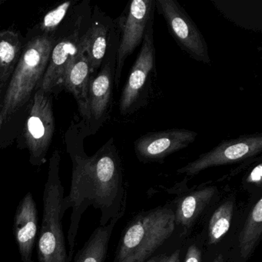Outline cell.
I'll return each instance as SVG.
<instances>
[{"label":"cell","mask_w":262,"mask_h":262,"mask_svg":"<svg viewBox=\"0 0 262 262\" xmlns=\"http://www.w3.org/2000/svg\"><path fill=\"white\" fill-rule=\"evenodd\" d=\"M174 227L176 216L170 208L142 213L124 229L113 262H145L171 237Z\"/></svg>","instance_id":"7a4b0ae2"},{"label":"cell","mask_w":262,"mask_h":262,"mask_svg":"<svg viewBox=\"0 0 262 262\" xmlns=\"http://www.w3.org/2000/svg\"><path fill=\"white\" fill-rule=\"evenodd\" d=\"M37 208L31 192L20 201L13 219V232L23 262H33V254L37 237Z\"/></svg>","instance_id":"4fadbf2b"},{"label":"cell","mask_w":262,"mask_h":262,"mask_svg":"<svg viewBox=\"0 0 262 262\" xmlns=\"http://www.w3.org/2000/svg\"><path fill=\"white\" fill-rule=\"evenodd\" d=\"M234 205L231 201L224 202L211 217L208 227L209 243H217L228 232L232 220Z\"/></svg>","instance_id":"ffe728a7"},{"label":"cell","mask_w":262,"mask_h":262,"mask_svg":"<svg viewBox=\"0 0 262 262\" xmlns=\"http://www.w3.org/2000/svg\"><path fill=\"white\" fill-rule=\"evenodd\" d=\"M156 9L181 50L194 60L210 65L208 44L185 9L176 0H156Z\"/></svg>","instance_id":"9c48e42d"},{"label":"cell","mask_w":262,"mask_h":262,"mask_svg":"<svg viewBox=\"0 0 262 262\" xmlns=\"http://www.w3.org/2000/svg\"><path fill=\"white\" fill-rule=\"evenodd\" d=\"M83 18L79 16L73 24L72 32L56 42L51 54L48 67L39 85V90L47 94L56 93L62 86L66 71L70 62L81 50V31L83 25Z\"/></svg>","instance_id":"7c38bea8"},{"label":"cell","mask_w":262,"mask_h":262,"mask_svg":"<svg viewBox=\"0 0 262 262\" xmlns=\"http://www.w3.org/2000/svg\"><path fill=\"white\" fill-rule=\"evenodd\" d=\"M70 129L72 142L67 139V144L73 163L71 188L62 205L64 213L72 208L67 235L68 262L73 260L79 223L89 207L101 211L100 225L105 226L122 216L125 205L122 159L114 138L108 139L93 156H88L82 145L85 136L82 129L78 144L73 128Z\"/></svg>","instance_id":"6da1fadb"},{"label":"cell","mask_w":262,"mask_h":262,"mask_svg":"<svg viewBox=\"0 0 262 262\" xmlns=\"http://www.w3.org/2000/svg\"><path fill=\"white\" fill-rule=\"evenodd\" d=\"M198 133L185 128H170L146 133L136 139L134 151L143 163L162 162L168 156L189 146Z\"/></svg>","instance_id":"8fae6325"},{"label":"cell","mask_w":262,"mask_h":262,"mask_svg":"<svg viewBox=\"0 0 262 262\" xmlns=\"http://www.w3.org/2000/svg\"><path fill=\"white\" fill-rule=\"evenodd\" d=\"M6 119H7V116H6L5 113H4L2 110L0 111V130H1L3 124L5 122Z\"/></svg>","instance_id":"4316f807"},{"label":"cell","mask_w":262,"mask_h":262,"mask_svg":"<svg viewBox=\"0 0 262 262\" xmlns=\"http://www.w3.org/2000/svg\"><path fill=\"white\" fill-rule=\"evenodd\" d=\"M179 255H180L179 251H174L171 255L167 256L166 258L165 259L163 262H179L180 261Z\"/></svg>","instance_id":"cb8c5ba5"},{"label":"cell","mask_w":262,"mask_h":262,"mask_svg":"<svg viewBox=\"0 0 262 262\" xmlns=\"http://www.w3.org/2000/svg\"><path fill=\"white\" fill-rule=\"evenodd\" d=\"M262 151V134L243 135L237 139L223 140L208 152L179 168V174L194 176L211 167L229 165L252 159Z\"/></svg>","instance_id":"30bf717a"},{"label":"cell","mask_w":262,"mask_h":262,"mask_svg":"<svg viewBox=\"0 0 262 262\" xmlns=\"http://www.w3.org/2000/svg\"><path fill=\"white\" fill-rule=\"evenodd\" d=\"M71 5L72 2L63 3L51 11L48 12L39 26V30L42 33L41 34L54 36L56 29L67 16V12L70 10Z\"/></svg>","instance_id":"44dd1931"},{"label":"cell","mask_w":262,"mask_h":262,"mask_svg":"<svg viewBox=\"0 0 262 262\" xmlns=\"http://www.w3.org/2000/svg\"><path fill=\"white\" fill-rule=\"evenodd\" d=\"M119 217L93 231L84 246L78 251L73 262H105L113 228Z\"/></svg>","instance_id":"e0dca14e"},{"label":"cell","mask_w":262,"mask_h":262,"mask_svg":"<svg viewBox=\"0 0 262 262\" xmlns=\"http://www.w3.org/2000/svg\"><path fill=\"white\" fill-rule=\"evenodd\" d=\"M113 26L114 19L95 7L90 26L81 38V45L88 58L93 76L99 71L106 55Z\"/></svg>","instance_id":"5bb4252c"},{"label":"cell","mask_w":262,"mask_h":262,"mask_svg":"<svg viewBox=\"0 0 262 262\" xmlns=\"http://www.w3.org/2000/svg\"><path fill=\"white\" fill-rule=\"evenodd\" d=\"M7 90V88H4L0 85V111L3 110V106H4V99H5Z\"/></svg>","instance_id":"d4e9b609"},{"label":"cell","mask_w":262,"mask_h":262,"mask_svg":"<svg viewBox=\"0 0 262 262\" xmlns=\"http://www.w3.org/2000/svg\"><path fill=\"white\" fill-rule=\"evenodd\" d=\"M262 165L259 162L251 169L246 178L247 183L253 184L256 186H261Z\"/></svg>","instance_id":"7402d4cb"},{"label":"cell","mask_w":262,"mask_h":262,"mask_svg":"<svg viewBox=\"0 0 262 262\" xmlns=\"http://www.w3.org/2000/svg\"><path fill=\"white\" fill-rule=\"evenodd\" d=\"M56 42L54 36L39 34L26 43L6 92L3 111L7 119L26 105L39 88Z\"/></svg>","instance_id":"277c9868"},{"label":"cell","mask_w":262,"mask_h":262,"mask_svg":"<svg viewBox=\"0 0 262 262\" xmlns=\"http://www.w3.org/2000/svg\"><path fill=\"white\" fill-rule=\"evenodd\" d=\"M119 42V30L114 20L106 55L90 80L86 119L79 125L85 136L95 134L110 118Z\"/></svg>","instance_id":"5b68a950"},{"label":"cell","mask_w":262,"mask_h":262,"mask_svg":"<svg viewBox=\"0 0 262 262\" xmlns=\"http://www.w3.org/2000/svg\"><path fill=\"white\" fill-rule=\"evenodd\" d=\"M213 262H224V258L223 257H222V254H219V255H217Z\"/></svg>","instance_id":"83f0119b"},{"label":"cell","mask_w":262,"mask_h":262,"mask_svg":"<svg viewBox=\"0 0 262 262\" xmlns=\"http://www.w3.org/2000/svg\"><path fill=\"white\" fill-rule=\"evenodd\" d=\"M262 234V199L260 198L248 214L239 234L241 255L248 258L257 246Z\"/></svg>","instance_id":"d6986e66"},{"label":"cell","mask_w":262,"mask_h":262,"mask_svg":"<svg viewBox=\"0 0 262 262\" xmlns=\"http://www.w3.org/2000/svg\"><path fill=\"white\" fill-rule=\"evenodd\" d=\"M215 191L214 187H206L184 197L174 213L176 222L189 228L210 203Z\"/></svg>","instance_id":"ac0fdd59"},{"label":"cell","mask_w":262,"mask_h":262,"mask_svg":"<svg viewBox=\"0 0 262 262\" xmlns=\"http://www.w3.org/2000/svg\"><path fill=\"white\" fill-rule=\"evenodd\" d=\"M2 4V1H0V4Z\"/></svg>","instance_id":"f1b7e54d"},{"label":"cell","mask_w":262,"mask_h":262,"mask_svg":"<svg viewBox=\"0 0 262 262\" xmlns=\"http://www.w3.org/2000/svg\"><path fill=\"white\" fill-rule=\"evenodd\" d=\"M24 37L15 30H0V85L8 86L25 47Z\"/></svg>","instance_id":"2e32d148"},{"label":"cell","mask_w":262,"mask_h":262,"mask_svg":"<svg viewBox=\"0 0 262 262\" xmlns=\"http://www.w3.org/2000/svg\"><path fill=\"white\" fill-rule=\"evenodd\" d=\"M61 156L55 150L50 158L43 191V214L37 244L39 262H68L62 219L64 188L59 176Z\"/></svg>","instance_id":"3957f363"},{"label":"cell","mask_w":262,"mask_h":262,"mask_svg":"<svg viewBox=\"0 0 262 262\" xmlns=\"http://www.w3.org/2000/svg\"><path fill=\"white\" fill-rule=\"evenodd\" d=\"M156 0H133L128 3L122 16L115 20L119 30L116 54L115 86L119 88L125 60L142 43L147 26L154 19Z\"/></svg>","instance_id":"52a82bcc"},{"label":"cell","mask_w":262,"mask_h":262,"mask_svg":"<svg viewBox=\"0 0 262 262\" xmlns=\"http://www.w3.org/2000/svg\"><path fill=\"white\" fill-rule=\"evenodd\" d=\"M153 20L147 26L140 52L132 67L119 99V113L128 116L146 105L151 77L156 69V48L153 37Z\"/></svg>","instance_id":"8992f818"},{"label":"cell","mask_w":262,"mask_h":262,"mask_svg":"<svg viewBox=\"0 0 262 262\" xmlns=\"http://www.w3.org/2000/svg\"><path fill=\"white\" fill-rule=\"evenodd\" d=\"M166 257L167 256L165 255L156 256V257H152V258L145 262H163Z\"/></svg>","instance_id":"484cf974"},{"label":"cell","mask_w":262,"mask_h":262,"mask_svg":"<svg viewBox=\"0 0 262 262\" xmlns=\"http://www.w3.org/2000/svg\"><path fill=\"white\" fill-rule=\"evenodd\" d=\"M82 47V45H81ZM92 74L88 58L82 47L77 56L73 59L64 76L62 86L72 93L79 106V113L85 122L88 112V93Z\"/></svg>","instance_id":"9a60e30c"},{"label":"cell","mask_w":262,"mask_h":262,"mask_svg":"<svg viewBox=\"0 0 262 262\" xmlns=\"http://www.w3.org/2000/svg\"><path fill=\"white\" fill-rule=\"evenodd\" d=\"M184 262H202V251L195 245H191L187 251Z\"/></svg>","instance_id":"603a6c76"},{"label":"cell","mask_w":262,"mask_h":262,"mask_svg":"<svg viewBox=\"0 0 262 262\" xmlns=\"http://www.w3.org/2000/svg\"><path fill=\"white\" fill-rule=\"evenodd\" d=\"M56 130L53 110V98L38 89L26 123L24 138L33 166H40L47 161V155Z\"/></svg>","instance_id":"ba28073f"}]
</instances>
